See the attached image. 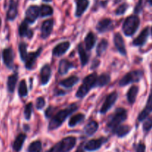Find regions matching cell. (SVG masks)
Returning <instances> with one entry per match:
<instances>
[{"mask_svg": "<svg viewBox=\"0 0 152 152\" xmlns=\"http://www.w3.org/2000/svg\"><path fill=\"white\" fill-rule=\"evenodd\" d=\"M78 109L77 104H71L66 108L59 111L50 121L48 125L49 130H55L57 128L60 127L68 116L72 114L74 111Z\"/></svg>", "mask_w": 152, "mask_h": 152, "instance_id": "cell-1", "label": "cell"}, {"mask_svg": "<svg viewBox=\"0 0 152 152\" xmlns=\"http://www.w3.org/2000/svg\"><path fill=\"white\" fill-rule=\"evenodd\" d=\"M96 79H97V74L96 73H92L85 77L83 84L80 86L76 94L77 97L82 99L87 95L92 88H95Z\"/></svg>", "mask_w": 152, "mask_h": 152, "instance_id": "cell-2", "label": "cell"}, {"mask_svg": "<svg viewBox=\"0 0 152 152\" xmlns=\"http://www.w3.org/2000/svg\"><path fill=\"white\" fill-rule=\"evenodd\" d=\"M127 117L128 113L127 111H126L125 108H117L116 111H114V114L110 117L108 122V124H107V126H108V128L110 130H111L113 132H114L116 129H117L123 122L126 120Z\"/></svg>", "mask_w": 152, "mask_h": 152, "instance_id": "cell-3", "label": "cell"}, {"mask_svg": "<svg viewBox=\"0 0 152 152\" xmlns=\"http://www.w3.org/2000/svg\"><path fill=\"white\" fill-rule=\"evenodd\" d=\"M140 24V18L136 15H132L126 18L123 25V31L127 37H132L136 33Z\"/></svg>", "mask_w": 152, "mask_h": 152, "instance_id": "cell-4", "label": "cell"}, {"mask_svg": "<svg viewBox=\"0 0 152 152\" xmlns=\"http://www.w3.org/2000/svg\"><path fill=\"white\" fill-rule=\"evenodd\" d=\"M76 142L75 137H68L59 141L47 152H68L75 146Z\"/></svg>", "mask_w": 152, "mask_h": 152, "instance_id": "cell-5", "label": "cell"}, {"mask_svg": "<svg viewBox=\"0 0 152 152\" xmlns=\"http://www.w3.org/2000/svg\"><path fill=\"white\" fill-rule=\"evenodd\" d=\"M143 76V72L140 70L132 71L126 74L120 81V86H126L132 83H138Z\"/></svg>", "mask_w": 152, "mask_h": 152, "instance_id": "cell-6", "label": "cell"}, {"mask_svg": "<svg viewBox=\"0 0 152 152\" xmlns=\"http://www.w3.org/2000/svg\"><path fill=\"white\" fill-rule=\"evenodd\" d=\"M117 98H118V94L116 91L112 92L109 95H108L105 98V102L102 104L100 110H99L100 114H105V113L108 112V110L114 105Z\"/></svg>", "mask_w": 152, "mask_h": 152, "instance_id": "cell-7", "label": "cell"}, {"mask_svg": "<svg viewBox=\"0 0 152 152\" xmlns=\"http://www.w3.org/2000/svg\"><path fill=\"white\" fill-rule=\"evenodd\" d=\"M39 15V7L36 5H31L27 9L25 13V22L32 24L35 22Z\"/></svg>", "mask_w": 152, "mask_h": 152, "instance_id": "cell-8", "label": "cell"}, {"mask_svg": "<svg viewBox=\"0 0 152 152\" xmlns=\"http://www.w3.org/2000/svg\"><path fill=\"white\" fill-rule=\"evenodd\" d=\"M42 48H39L37 51L31 52L27 55L26 59H25V68L28 70H31L35 65L36 62L37 60V58L39 57L42 53Z\"/></svg>", "mask_w": 152, "mask_h": 152, "instance_id": "cell-9", "label": "cell"}, {"mask_svg": "<svg viewBox=\"0 0 152 152\" xmlns=\"http://www.w3.org/2000/svg\"><path fill=\"white\" fill-rule=\"evenodd\" d=\"M106 142V139L102 137L99 139H95L89 140L87 143L85 145V149L88 151H96L101 148L102 144Z\"/></svg>", "mask_w": 152, "mask_h": 152, "instance_id": "cell-10", "label": "cell"}, {"mask_svg": "<svg viewBox=\"0 0 152 152\" xmlns=\"http://www.w3.org/2000/svg\"><path fill=\"white\" fill-rule=\"evenodd\" d=\"M152 112V88L151 90V92L148 96V100H147L146 105H145V108L142 110L140 112V114L138 116V120L139 121H143L146 117H148L150 114Z\"/></svg>", "mask_w": 152, "mask_h": 152, "instance_id": "cell-11", "label": "cell"}, {"mask_svg": "<svg viewBox=\"0 0 152 152\" xmlns=\"http://www.w3.org/2000/svg\"><path fill=\"white\" fill-rule=\"evenodd\" d=\"M53 19H47L44 21L41 27V37L42 39H46L50 35L53 30Z\"/></svg>", "mask_w": 152, "mask_h": 152, "instance_id": "cell-12", "label": "cell"}, {"mask_svg": "<svg viewBox=\"0 0 152 152\" xmlns=\"http://www.w3.org/2000/svg\"><path fill=\"white\" fill-rule=\"evenodd\" d=\"M149 28L146 27L145 28H144L141 33L140 34V35L138 36L137 38H135L133 41V45L134 46H142L147 41V39H148V36H149Z\"/></svg>", "mask_w": 152, "mask_h": 152, "instance_id": "cell-13", "label": "cell"}, {"mask_svg": "<svg viewBox=\"0 0 152 152\" xmlns=\"http://www.w3.org/2000/svg\"><path fill=\"white\" fill-rule=\"evenodd\" d=\"M113 24H114V22L111 19H108V18L102 19L100 21H99V22L97 23L96 30L99 33L107 32V31L112 29Z\"/></svg>", "mask_w": 152, "mask_h": 152, "instance_id": "cell-14", "label": "cell"}, {"mask_svg": "<svg viewBox=\"0 0 152 152\" xmlns=\"http://www.w3.org/2000/svg\"><path fill=\"white\" fill-rule=\"evenodd\" d=\"M51 77V68L50 65L46 64L40 71V83L42 86L48 84Z\"/></svg>", "mask_w": 152, "mask_h": 152, "instance_id": "cell-15", "label": "cell"}, {"mask_svg": "<svg viewBox=\"0 0 152 152\" xmlns=\"http://www.w3.org/2000/svg\"><path fill=\"white\" fill-rule=\"evenodd\" d=\"M114 42L116 48L118 50V51L120 52L122 55L126 56V53H127V52H126V45H125L124 39H123V37H122L121 34H120V33L115 34L114 37Z\"/></svg>", "mask_w": 152, "mask_h": 152, "instance_id": "cell-16", "label": "cell"}, {"mask_svg": "<svg viewBox=\"0 0 152 152\" xmlns=\"http://www.w3.org/2000/svg\"><path fill=\"white\" fill-rule=\"evenodd\" d=\"M2 58L4 63L7 68H11L13 65V52L12 48H7L2 52Z\"/></svg>", "mask_w": 152, "mask_h": 152, "instance_id": "cell-17", "label": "cell"}, {"mask_svg": "<svg viewBox=\"0 0 152 152\" xmlns=\"http://www.w3.org/2000/svg\"><path fill=\"white\" fill-rule=\"evenodd\" d=\"M18 14V2L16 0H10V5L7 13V19L13 21L16 19Z\"/></svg>", "mask_w": 152, "mask_h": 152, "instance_id": "cell-18", "label": "cell"}, {"mask_svg": "<svg viewBox=\"0 0 152 152\" xmlns=\"http://www.w3.org/2000/svg\"><path fill=\"white\" fill-rule=\"evenodd\" d=\"M70 48L69 42H63L56 45L53 49V55L55 56H60L65 54Z\"/></svg>", "mask_w": 152, "mask_h": 152, "instance_id": "cell-19", "label": "cell"}, {"mask_svg": "<svg viewBox=\"0 0 152 152\" xmlns=\"http://www.w3.org/2000/svg\"><path fill=\"white\" fill-rule=\"evenodd\" d=\"M77 4V9H76L75 15L77 17H80L89 5L88 0H76Z\"/></svg>", "mask_w": 152, "mask_h": 152, "instance_id": "cell-20", "label": "cell"}, {"mask_svg": "<svg viewBox=\"0 0 152 152\" xmlns=\"http://www.w3.org/2000/svg\"><path fill=\"white\" fill-rule=\"evenodd\" d=\"M72 68H74V65H73L72 62L67 60V59H62L59 62L58 71H59V74H61V75H65Z\"/></svg>", "mask_w": 152, "mask_h": 152, "instance_id": "cell-21", "label": "cell"}, {"mask_svg": "<svg viewBox=\"0 0 152 152\" xmlns=\"http://www.w3.org/2000/svg\"><path fill=\"white\" fill-rule=\"evenodd\" d=\"M19 34L22 37H28L31 38L33 37V32L31 29H29L28 23L25 21L22 22L19 28Z\"/></svg>", "mask_w": 152, "mask_h": 152, "instance_id": "cell-22", "label": "cell"}, {"mask_svg": "<svg viewBox=\"0 0 152 152\" xmlns=\"http://www.w3.org/2000/svg\"><path fill=\"white\" fill-rule=\"evenodd\" d=\"M79 82V77L77 76H71V77H68V78L65 79V80H62L59 83V85L62 86V87L66 88H71L73 86H75L77 83Z\"/></svg>", "mask_w": 152, "mask_h": 152, "instance_id": "cell-23", "label": "cell"}, {"mask_svg": "<svg viewBox=\"0 0 152 152\" xmlns=\"http://www.w3.org/2000/svg\"><path fill=\"white\" fill-rule=\"evenodd\" d=\"M77 49H78V53H79V56H80V62H81L82 66H85V65H86V64L88 62V59H89L88 54L87 53L86 50H85L83 44H79Z\"/></svg>", "mask_w": 152, "mask_h": 152, "instance_id": "cell-24", "label": "cell"}, {"mask_svg": "<svg viewBox=\"0 0 152 152\" xmlns=\"http://www.w3.org/2000/svg\"><path fill=\"white\" fill-rule=\"evenodd\" d=\"M138 92H139V88L135 86H132L129 90V91H128L127 99L131 105H133L135 102V101H136Z\"/></svg>", "mask_w": 152, "mask_h": 152, "instance_id": "cell-25", "label": "cell"}, {"mask_svg": "<svg viewBox=\"0 0 152 152\" xmlns=\"http://www.w3.org/2000/svg\"><path fill=\"white\" fill-rule=\"evenodd\" d=\"M98 127H99V125H98L97 122L94 121H91L85 126V132H86V135L88 136H92L94 135V134L96 133V132L97 131Z\"/></svg>", "mask_w": 152, "mask_h": 152, "instance_id": "cell-26", "label": "cell"}, {"mask_svg": "<svg viewBox=\"0 0 152 152\" xmlns=\"http://www.w3.org/2000/svg\"><path fill=\"white\" fill-rule=\"evenodd\" d=\"M111 81V77L107 74H101L99 77H97L96 79V85H95V88L96 87H103L108 85Z\"/></svg>", "mask_w": 152, "mask_h": 152, "instance_id": "cell-27", "label": "cell"}, {"mask_svg": "<svg viewBox=\"0 0 152 152\" xmlns=\"http://www.w3.org/2000/svg\"><path fill=\"white\" fill-rule=\"evenodd\" d=\"M95 43H96V37H95L94 34H93L92 32H89L85 38V44H86V49L88 50H91L94 46L95 45Z\"/></svg>", "mask_w": 152, "mask_h": 152, "instance_id": "cell-28", "label": "cell"}, {"mask_svg": "<svg viewBox=\"0 0 152 152\" xmlns=\"http://www.w3.org/2000/svg\"><path fill=\"white\" fill-rule=\"evenodd\" d=\"M25 139H26V135L25 134H19L16 137L13 145V148L14 151L17 152L20 151L21 148H22L24 142H25Z\"/></svg>", "mask_w": 152, "mask_h": 152, "instance_id": "cell-29", "label": "cell"}, {"mask_svg": "<svg viewBox=\"0 0 152 152\" xmlns=\"http://www.w3.org/2000/svg\"><path fill=\"white\" fill-rule=\"evenodd\" d=\"M18 80V75L17 74H13L12 75L9 76L8 79H7V89L10 93H13L16 88V83Z\"/></svg>", "mask_w": 152, "mask_h": 152, "instance_id": "cell-30", "label": "cell"}, {"mask_svg": "<svg viewBox=\"0 0 152 152\" xmlns=\"http://www.w3.org/2000/svg\"><path fill=\"white\" fill-rule=\"evenodd\" d=\"M131 129H132L131 126H128V125H123V126H120V125L116 129V130L114 131V133L117 134L119 137H123L130 132Z\"/></svg>", "mask_w": 152, "mask_h": 152, "instance_id": "cell-31", "label": "cell"}, {"mask_svg": "<svg viewBox=\"0 0 152 152\" xmlns=\"http://www.w3.org/2000/svg\"><path fill=\"white\" fill-rule=\"evenodd\" d=\"M85 120V115L83 114H77L76 115L73 116L71 119H70L69 122H68V126L69 127H74L79 123L83 122Z\"/></svg>", "mask_w": 152, "mask_h": 152, "instance_id": "cell-32", "label": "cell"}, {"mask_svg": "<svg viewBox=\"0 0 152 152\" xmlns=\"http://www.w3.org/2000/svg\"><path fill=\"white\" fill-rule=\"evenodd\" d=\"M53 13V10L50 6L47 4H42L39 8V15L41 17L51 16Z\"/></svg>", "mask_w": 152, "mask_h": 152, "instance_id": "cell-33", "label": "cell"}, {"mask_svg": "<svg viewBox=\"0 0 152 152\" xmlns=\"http://www.w3.org/2000/svg\"><path fill=\"white\" fill-rule=\"evenodd\" d=\"M108 46V42L107 41V39H103L101 40L99 42V43L98 44L97 48H96V53H97L98 56H101L104 53V52L107 50Z\"/></svg>", "mask_w": 152, "mask_h": 152, "instance_id": "cell-34", "label": "cell"}, {"mask_svg": "<svg viewBox=\"0 0 152 152\" xmlns=\"http://www.w3.org/2000/svg\"><path fill=\"white\" fill-rule=\"evenodd\" d=\"M42 150L41 141L37 140L31 142L28 147V152H40Z\"/></svg>", "mask_w": 152, "mask_h": 152, "instance_id": "cell-35", "label": "cell"}, {"mask_svg": "<svg viewBox=\"0 0 152 152\" xmlns=\"http://www.w3.org/2000/svg\"><path fill=\"white\" fill-rule=\"evenodd\" d=\"M18 92H19V95L21 97H24V96H26L28 95V88H27L26 82L25 80H22L19 83Z\"/></svg>", "mask_w": 152, "mask_h": 152, "instance_id": "cell-36", "label": "cell"}, {"mask_svg": "<svg viewBox=\"0 0 152 152\" xmlns=\"http://www.w3.org/2000/svg\"><path fill=\"white\" fill-rule=\"evenodd\" d=\"M19 54H20V57L22 61L25 62L26 59L27 55V45L25 42H21L19 45Z\"/></svg>", "mask_w": 152, "mask_h": 152, "instance_id": "cell-37", "label": "cell"}, {"mask_svg": "<svg viewBox=\"0 0 152 152\" xmlns=\"http://www.w3.org/2000/svg\"><path fill=\"white\" fill-rule=\"evenodd\" d=\"M143 126H142V129H143L144 132H148L152 129V117H146Z\"/></svg>", "mask_w": 152, "mask_h": 152, "instance_id": "cell-38", "label": "cell"}, {"mask_svg": "<svg viewBox=\"0 0 152 152\" xmlns=\"http://www.w3.org/2000/svg\"><path fill=\"white\" fill-rule=\"evenodd\" d=\"M32 108H33V104L31 102H29L25 106V111H24V115L26 120H30L31 118V114H32Z\"/></svg>", "mask_w": 152, "mask_h": 152, "instance_id": "cell-39", "label": "cell"}, {"mask_svg": "<svg viewBox=\"0 0 152 152\" xmlns=\"http://www.w3.org/2000/svg\"><path fill=\"white\" fill-rule=\"evenodd\" d=\"M128 7H129V4H128L127 3H123V4H122L121 5H120L117 7V9L116 10V14H117V16H120V15L124 14L126 12V10H127Z\"/></svg>", "mask_w": 152, "mask_h": 152, "instance_id": "cell-40", "label": "cell"}, {"mask_svg": "<svg viewBox=\"0 0 152 152\" xmlns=\"http://www.w3.org/2000/svg\"><path fill=\"white\" fill-rule=\"evenodd\" d=\"M45 105V101L44 98L43 97H38L37 99V101H36V108L37 109H42L43 107Z\"/></svg>", "mask_w": 152, "mask_h": 152, "instance_id": "cell-41", "label": "cell"}, {"mask_svg": "<svg viewBox=\"0 0 152 152\" xmlns=\"http://www.w3.org/2000/svg\"><path fill=\"white\" fill-rule=\"evenodd\" d=\"M142 8H143V0H139L134 8V13L138 14L142 11Z\"/></svg>", "mask_w": 152, "mask_h": 152, "instance_id": "cell-42", "label": "cell"}, {"mask_svg": "<svg viewBox=\"0 0 152 152\" xmlns=\"http://www.w3.org/2000/svg\"><path fill=\"white\" fill-rule=\"evenodd\" d=\"M136 152H145V145L143 143H140L137 145Z\"/></svg>", "mask_w": 152, "mask_h": 152, "instance_id": "cell-43", "label": "cell"}, {"mask_svg": "<svg viewBox=\"0 0 152 152\" xmlns=\"http://www.w3.org/2000/svg\"><path fill=\"white\" fill-rule=\"evenodd\" d=\"M53 108H52V107H49L48 108L47 110L45 111V116L47 118H49V117H50V116L52 115V113H53Z\"/></svg>", "mask_w": 152, "mask_h": 152, "instance_id": "cell-44", "label": "cell"}, {"mask_svg": "<svg viewBox=\"0 0 152 152\" xmlns=\"http://www.w3.org/2000/svg\"><path fill=\"white\" fill-rule=\"evenodd\" d=\"M76 152H84V150H83V145H80V146L77 148V151Z\"/></svg>", "mask_w": 152, "mask_h": 152, "instance_id": "cell-45", "label": "cell"}, {"mask_svg": "<svg viewBox=\"0 0 152 152\" xmlns=\"http://www.w3.org/2000/svg\"><path fill=\"white\" fill-rule=\"evenodd\" d=\"M147 1H148V2L152 6V0H147Z\"/></svg>", "mask_w": 152, "mask_h": 152, "instance_id": "cell-46", "label": "cell"}, {"mask_svg": "<svg viewBox=\"0 0 152 152\" xmlns=\"http://www.w3.org/2000/svg\"><path fill=\"white\" fill-rule=\"evenodd\" d=\"M43 1H51V0H43Z\"/></svg>", "mask_w": 152, "mask_h": 152, "instance_id": "cell-47", "label": "cell"}, {"mask_svg": "<svg viewBox=\"0 0 152 152\" xmlns=\"http://www.w3.org/2000/svg\"><path fill=\"white\" fill-rule=\"evenodd\" d=\"M0 25H1V19H0Z\"/></svg>", "mask_w": 152, "mask_h": 152, "instance_id": "cell-48", "label": "cell"}, {"mask_svg": "<svg viewBox=\"0 0 152 152\" xmlns=\"http://www.w3.org/2000/svg\"><path fill=\"white\" fill-rule=\"evenodd\" d=\"M151 34H152V28H151Z\"/></svg>", "mask_w": 152, "mask_h": 152, "instance_id": "cell-49", "label": "cell"}]
</instances>
